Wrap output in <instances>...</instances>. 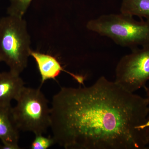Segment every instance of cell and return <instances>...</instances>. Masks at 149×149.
I'll return each instance as SVG.
<instances>
[{"mask_svg": "<svg viewBox=\"0 0 149 149\" xmlns=\"http://www.w3.org/2000/svg\"><path fill=\"white\" fill-rule=\"evenodd\" d=\"M120 13L149 20V0H122Z\"/></svg>", "mask_w": 149, "mask_h": 149, "instance_id": "9", "label": "cell"}, {"mask_svg": "<svg viewBox=\"0 0 149 149\" xmlns=\"http://www.w3.org/2000/svg\"><path fill=\"white\" fill-rule=\"evenodd\" d=\"M10 5L8 15L23 17L29 8L32 0H8Z\"/></svg>", "mask_w": 149, "mask_h": 149, "instance_id": "10", "label": "cell"}, {"mask_svg": "<svg viewBox=\"0 0 149 149\" xmlns=\"http://www.w3.org/2000/svg\"><path fill=\"white\" fill-rule=\"evenodd\" d=\"M1 59H0V63H1Z\"/></svg>", "mask_w": 149, "mask_h": 149, "instance_id": "14", "label": "cell"}, {"mask_svg": "<svg viewBox=\"0 0 149 149\" xmlns=\"http://www.w3.org/2000/svg\"><path fill=\"white\" fill-rule=\"evenodd\" d=\"M31 38L23 17L8 15L0 19V59L19 74L27 68Z\"/></svg>", "mask_w": 149, "mask_h": 149, "instance_id": "3", "label": "cell"}, {"mask_svg": "<svg viewBox=\"0 0 149 149\" xmlns=\"http://www.w3.org/2000/svg\"><path fill=\"white\" fill-rule=\"evenodd\" d=\"M17 104L12 107L14 121L19 131L43 135L50 128L51 108L40 88L22 89Z\"/></svg>", "mask_w": 149, "mask_h": 149, "instance_id": "4", "label": "cell"}, {"mask_svg": "<svg viewBox=\"0 0 149 149\" xmlns=\"http://www.w3.org/2000/svg\"><path fill=\"white\" fill-rule=\"evenodd\" d=\"M149 81V45L133 50L121 58L116 65L115 82L134 93Z\"/></svg>", "mask_w": 149, "mask_h": 149, "instance_id": "5", "label": "cell"}, {"mask_svg": "<svg viewBox=\"0 0 149 149\" xmlns=\"http://www.w3.org/2000/svg\"><path fill=\"white\" fill-rule=\"evenodd\" d=\"M24 84L19 74L10 70L0 72V106H10L12 101L18 98Z\"/></svg>", "mask_w": 149, "mask_h": 149, "instance_id": "7", "label": "cell"}, {"mask_svg": "<svg viewBox=\"0 0 149 149\" xmlns=\"http://www.w3.org/2000/svg\"><path fill=\"white\" fill-rule=\"evenodd\" d=\"M1 149H19L20 147L18 145H7V144H3L1 146H0Z\"/></svg>", "mask_w": 149, "mask_h": 149, "instance_id": "13", "label": "cell"}, {"mask_svg": "<svg viewBox=\"0 0 149 149\" xmlns=\"http://www.w3.org/2000/svg\"><path fill=\"white\" fill-rule=\"evenodd\" d=\"M146 98L147 101H148V104L149 106V114L148 118V122L146 125V137L147 143H148V146L149 145V87H148L146 89Z\"/></svg>", "mask_w": 149, "mask_h": 149, "instance_id": "12", "label": "cell"}, {"mask_svg": "<svg viewBox=\"0 0 149 149\" xmlns=\"http://www.w3.org/2000/svg\"><path fill=\"white\" fill-rule=\"evenodd\" d=\"M56 142L53 137L47 138L42 134L35 135V139L32 141L31 149H47L50 148Z\"/></svg>", "mask_w": 149, "mask_h": 149, "instance_id": "11", "label": "cell"}, {"mask_svg": "<svg viewBox=\"0 0 149 149\" xmlns=\"http://www.w3.org/2000/svg\"><path fill=\"white\" fill-rule=\"evenodd\" d=\"M30 55L35 59L41 77V86L47 80H56L62 72H66L76 80L79 84H84L83 75L75 74L65 70L57 58L49 54L32 50Z\"/></svg>", "mask_w": 149, "mask_h": 149, "instance_id": "6", "label": "cell"}, {"mask_svg": "<svg viewBox=\"0 0 149 149\" xmlns=\"http://www.w3.org/2000/svg\"><path fill=\"white\" fill-rule=\"evenodd\" d=\"M146 98L102 76L89 87L62 88L53 96L50 128L66 149H143L148 146Z\"/></svg>", "mask_w": 149, "mask_h": 149, "instance_id": "1", "label": "cell"}, {"mask_svg": "<svg viewBox=\"0 0 149 149\" xmlns=\"http://www.w3.org/2000/svg\"><path fill=\"white\" fill-rule=\"evenodd\" d=\"M11 106H0V139L3 144L18 145L19 130L14 121Z\"/></svg>", "mask_w": 149, "mask_h": 149, "instance_id": "8", "label": "cell"}, {"mask_svg": "<svg viewBox=\"0 0 149 149\" xmlns=\"http://www.w3.org/2000/svg\"><path fill=\"white\" fill-rule=\"evenodd\" d=\"M141 19L137 21L133 16L121 13L103 15L89 20L86 27L133 50L149 45V20Z\"/></svg>", "mask_w": 149, "mask_h": 149, "instance_id": "2", "label": "cell"}]
</instances>
